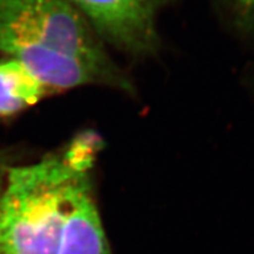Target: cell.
Here are the masks:
<instances>
[{
	"label": "cell",
	"instance_id": "obj_2",
	"mask_svg": "<svg viewBox=\"0 0 254 254\" xmlns=\"http://www.w3.org/2000/svg\"><path fill=\"white\" fill-rule=\"evenodd\" d=\"M101 148L99 136L85 132L37 163L8 167L0 192V254H57L63 190L75 173L94 167Z\"/></svg>",
	"mask_w": 254,
	"mask_h": 254
},
{
	"label": "cell",
	"instance_id": "obj_4",
	"mask_svg": "<svg viewBox=\"0 0 254 254\" xmlns=\"http://www.w3.org/2000/svg\"><path fill=\"white\" fill-rule=\"evenodd\" d=\"M92 170L79 171L63 190L57 254H112L94 200Z\"/></svg>",
	"mask_w": 254,
	"mask_h": 254
},
{
	"label": "cell",
	"instance_id": "obj_5",
	"mask_svg": "<svg viewBox=\"0 0 254 254\" xmlns=\"http://www.w3.org/2000/svg\"><path fill=\"white\" fill-rule=\"evenodd\" d=\"M53 93L17 60L0 62V117L21 112Z\"/></svg>",
	"mask_w": 254,
	"mask_h": 254
},
{
	"label": "cell",
	"instance_id": "obj_3",
	"mask_svg": "<svg viewBox=\"0 0 254 254\" xmlns=\"http://www.w3.org/2000/svg\"><path fill=\"white\" fill-rule=\"evenodd\" d=\"M84 15L100 40L134 57L160 47L157 19L172 0H67Z\"/></svg>",
	"mask_w": 254,
	"mask_h": 254
},
{
	"label": "cell",
	"instance_id": "obj_6",
	"mask_svg": "<svg viewBox=\"0 0 254 254\" xmlns=\"http://www.w3.org/2000/svg\"><path fill=\"white\" fill-rule=\"evenodd\" d=\"M238 30L254 33V0H215Z\"/></svg>",
	"mask_w": 254,
	"mask_h": 254
},
{
	"label": "cell",
	"instance_id": "obj_1",
	"mask_svg": "<svg viewBox=\"0 0 254 254\" xmlns=\"http://www.w3.org/2000/svg\"><path fill=\"white\" fill-rule=\"evenodd\" d=\"M0 52L24 65L55 93L86 85V63L127 78L67 0H0Z\"/></svg>",
	"mask_w": 254,
	"mask_h": 254
},
{
	"label": "cell",
	"instance_id": "obj_7",
	"mask_svg": "<svg viewBox=\"0 0 254 254\" xmlns=\"http://www.w3.org/2000/svg\"><path fill=\"white\" fill-rule=\"evenodd\" d=\"M8 167H9L8 165L6 164L4 160H1V159H0V192H1L2 187H4L6 176H7Z\"/></svg>",
	"mask_w": 254,
	"mask_h": 254
}]
</instances>
